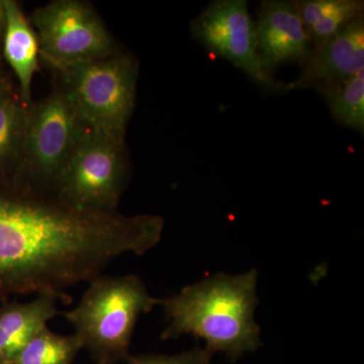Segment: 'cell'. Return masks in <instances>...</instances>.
Here are the masks:
<instances>
[{"mask_svg": "<svg viewBox=\"0 0 364 364\" xmlns=\"http://www.w3.org/2000/svg\"><path fill=\"white\" fill-rule=\"evenodd\" d=\"M59 298L40 294L26 303L6 301L0 306V349L9 364L21 349L59 315Z\"/></svg>", "mask_w": 364, "mask_h": 364, "instance_id": "7c38bea8", "label": "cell"}, {"mask_svg": "<svg viewBox=\"0 0 364 364\" xmlns=\"http://www.w3.org/2000/svg\"><path fill=\"white\" fill-rule=\"evenodd\" d=\"M81 345L75 335H61L46 327L21 349L11 364H71Z\"/></svg>", "mask_w": 364, "mask_h": 364, "instance_id": "2e32d148", "label": "cell"}, {"mask_svg": "<svg viewBox=\"0 0 364 364\" xmlns=\"http://www.w3.org/2000/svg\"><path fill=\"white\" fill-rule=\"evenodd\" d=\"M316 90L327 102L337 123L364 133V71Z\"/></svg>", "mask_w": 364, "mask_h": 364, "instance_id": "9a60e30c", "label": "cell"}, {"mask_svg": "<svg viewBox=\"0 0 364 364\" xmlns=\"http://www.w3.org/2000/svg\"><path fill=\"white\" fill-rule=\"evenodd\" d=\"M210 355L205 349L196 348L193 350L177 354V355H158V354H141L129 356L128 364H210Z\"/></svg>", "mask_w": 364, "mask_h": 364, "instance_id": "e0dca14e", "label": "cell"}, {"mask_svg": "<svg viewBox=\"0 0 364 364\" xmlns=\"http://www.w3.org/2000/svg\"><path fill=\"white\" fill-rule=\"evenodd\" d=\"M163 230L158 215L85 212L52 191L0 182V303L25 294L66 299L119 256L155 247Z\"/></svg>", "mask_w": 364, "mask_h": 364, "instance_id": "6da1fadb", "label": "cell"}, {"mask_svg": "<svg viewBox=\"0 0 364 364\" xmlns=\"http://www.w3.org/2000/svg\"><path fill=\"white\" fill-rule=\"evenodd\" d=\"M364 71V16L313 49L291 90L338 82Z\"/></svg>", "mask_w": 364, "mask_h": 364, "instance_id": "30bf717a", "label": "cell"}, {"mask_svg": "<svg viewBox=\"0 0 364 364\" xmlns=\"http://www.w3.org/2000/svg\"><path fill=\"white\" fill-rule=\"evenodd\" d=\"M88 129L57 83L49 95L28 107V124L14 183L52 191Z\"/></svg>", "mask_w": 364, "mask_h": 364, "instance_id": "5b68a950", "label": "cell"}, {"mask_svg": "<svg viewBox=\"0 0 364 364\" xmlns=\"http://www.w3.org/2000/svg\"><path fill=\"white\" fill-rule=\"evenodd\" d=\"M4 28H6V7H4V0H0V47H1Z\"/></svg>", "mask_w": 364, "mask_h": 364, "instance_id": "ac0fdd59", "label": "cell"}, {"mask_svg": "<svg viewBox=\"0 0 364 364\" xmlns=\"http://www.w3.org/2000/svg\"><path fill=\"white\" fill-rule=\"evenodd\" d=\"M296 4L313 49L363 16L364 11L363 0H301Z\"/></svg>", "mask_w": 364, "mask_h": 364, "instance_id": "5bb4252c", "label": "cell"}, {"mask_svg": "<svg viewBox=\"0 0 364 364\" xmlns=\"http://www.w3.org/2000/svg\"><path fill=\"white\" fill-rule=\"evenodd\" d=\"M4 58H2L1 51H0V90L11 82V79L7 75L6 69H4Z\"/></svg>", "mask_w": 364, "mask_h": 364, "instance_id": "d6986e66", "label": "cell"}, {"mask_svg": "<svg viewBox=\"0 0 364 364\" xmlns=\"http://www.w3.org/2000/svg\"><path fill=\"white\" fill-rule=\"evenodd\" d=\"M257 272L219 274L184 287L178 294L162 299L169 325L162 339L191 334L207 343L210 356L224 352L231 360L261 345L260 329L254 320Z\"/></svg>", "mask_w": 364, "mask_h": 364, "instance_id": "7a4b0ae2", "label": "cell"}, {"mask_svg": "<svg viewBox=\"0 0 364 364\" xmlns=\"http://www.w3.org/2000/svg\"><path fill=\"white\" fill-rule=\"evenodd\" d=\"M191 35L212 52L227 59L264 90L282 92L291 83L277 82L261 65L255 21L246 0H215L191 23Z\"/></svg>", "mask_w": 364, "mask_h": 364, "instance_id": "ba28073f", "label": "cell"}, {"mask_svg": "<svg viewBox=\"0 0 364 364\" xmlns=\"http://www.w3.org/2000/svg\"><path fill=\"white\" fill-rule=\"evenodd\" d=\"M28 107L13 81L0 90V182H13L20 163Z\"/></svg>", "mask_w": 364, "mask_h": 364, "instance_id": "4fadbf2b", "label": "cell"}, {"mask_svg": "<svg viewBox=\"0 0 364 364\" xmlns=\"http://www.w3.org/2000/svg\"><path fill=\"white\" fill-rule=\"evenodd\" d=\"M6 28L2 37V58L18 80L23 102L32 105L33 76L39 69L40 45L30 18L16 0H4Z\"/></svg>", "mask_w": 364, "mask_h": 364, "instance_id": "8fae6325", "label": "cell"}, {"mask_svg": "<svg viewBox=\"0 0 364 364\" xmlns=\"http://www.w3.org/2000/svg\"><path fill=\"white\" fill-rule=\"evenodd\" d=\"M30 21L39 40L41 58L51 69L117 53L112 33L88 2L54 0L33 11Z\"/></svg>", "mask_w": 364, "mask_h": 364, "instance_id": "52a82bcc", "label": "cell"}, {"mask_svg": "<svg viewBox=\"0 0 364 364\" xmlns=\"http://www.w3.org/2000/svg\"><path fill=\"white\" fill-rule=\"evenodd\" d=\"M0 364H9V360H7L1 349H0Z\"/></svg>", "mask_w": 364, "mask_h": 364, "instance_id": "ffe728a7", "label": "cell"}, {"mask_svg": "<svg viewBox=\"0 0 364 364\" xmlns=\"http://www.w3.org/2000/svg\"><path fill=\"white\" fill-rule=\"evenodd\" d=\"M53 70L88 130L124 141L135 109L139 75L133 55L116 53Z\"/></svg>", "mask_w": 364, "mask_h": 364, "instance_id": "277c9868", "label": "cell"}, {"mask_svg": "<svg viewBox=\"0 0 364 364\" xmlns=\"http://www.w3.org/2000/svg\"><path fill=\"white\" fill-rule=\"evenodd\" d=\"M129 170L124 141L88 130L55 181L52 191L77 210L116 213Z\"/></svg>", "mask_w": 364, "mask_h": 364, "instance_id": "8992f818", "label": "cell"}, {"mask_svg": "<svg viewBox=\"0 0 364 364\" xmlns=\"http://www.w3.org/2000/svg\"><path fill=\"white\" fill-rule=\"evenodd\" d=\"M98 364H112V363H98Z\"/></svg>", "mask_w": 364, "mask_h": 364, "instance_id": "44dd1931", "label": "cell"}, {"mask_svg": "<svg viewBox=\"0 0 364 364\" xmlns=\"http://www.w3.org/2000/svg\"><path fill=\"white\" fill-rule=\"evenodd\" d=\"M162 299L153 298L140 277L100 275L90 280L77 306L64 313L81 348L98 363H112L130 356L136 321Z\"/></svg>", "mask_w": 364, "mask_h": 364, "instance_id": "3957f363", "label": "cell"}, {"mask_svg": "<svg viewBox=\"0 0 364 364\" xmlns=\"http://www.w3.org/2000/svg\"><path fill=\"white\" fill-rule=\"evenodd\" d=\"M255 30L261 65L272 77V72L284 64L303 65L313 51L296 1L261 2Z\"/></svg>", "mask_w": 364, "mask_h": 364, "instance_id": "9c48e42d", "label": "cell"}]
</instances>
